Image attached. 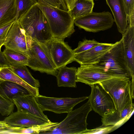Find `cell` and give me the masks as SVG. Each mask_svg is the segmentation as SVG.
Returning a JSON list of instances; mask_svg holds the SVG:
<instances>
[{
    "label": "cell",
    "instance_id": "74e56055",
    "mask_svg": "<svg viewBox=\"0 0 134 134\" xmlns=\"http://www.w3.org/2000/svg\"></svg>",
    "mask_w": 134,
    "mask_h": 134
},
{
    "label": "cell",
    "instance_id": "ac0fdd59",
    "mask_svg": "<svg viewBox=\"0 0 134 134\" xmlns=\"http://www.w3.org/2000/svg\"><path fill=\"white\" fill-rule=\"evenodd\" d=\"M134 104L133 103L125 108L120 113L116 110L104 115L101 118L102 125H115L118 128L124 124L133 112Z\"/></svg>",
    "mask_w": 134,
    "mask_h": 134
},
{
    "label": "cell",
    "instance_id": "484cf974",
    "mask_svg": "<svg viewBox=\"0 0 134 134\" xmlns=\"http://www.w3.org/2000/svg\"><path fill=\"white\" fill-rule=\"evenodd\" d=\"M26 66H10L14 72L26 83L33 87L38 88L40 86L39 81L33 77Z\"/></svg>",
    "mask_w": 134,
    "mask_h": 134
},
{
    "label": "cell",
    "instance_id": "4fadbf2b",
    "mask_svg": "<svg viewBox=\"0 0 134 134\" xmlns=\"http://www.w3.org/2000/svg\"><path fill=\"white\" fill-rule=\"evenodd\" d=\"M114 45L113 43H102L88 50L75 54L74 61L81 65L97 64Z\"/></svg>",
    "mask_w": 134,
    "mask_h": 134
},
{
    "label": "cell",
    "instance_id": "ba28073f",
    "mask_svg": "<svg viewBox=\"0 0 134 134\" xmlns=\"http://www.w3.org/2000/svg\"><path fill=\"white\" fill-rule=\"evenodd\" d=\"M114 22L110 12L91 13L74 20V24L86 31L97 32L111 28Z\"/></svg>",
    "mask_w": 134,
    "mask_h": 134
},
{
    "label": "cell",
    "instance_id": "44dd1931",
    "mask_svg": "<svg viewBox=\"0 0 134 134\" xmlns=\"http://www.w3.org/2000/svg\"><path fill=\"white\" fill-rule=\"evenodd\" d=\"M0 80L18 84L25 88L35 97L39 94L38 88L33 87L26 83L14 72L10 66L0 67Z\"/></svg>",
    "mask_w": 134,
    "mask_h": 134
},
{
    "label": "cell",
    "instance_id": "2e32d148",
    "mask_svg": "<svg viewBox=\"0 0 134 134\" xmlns=\"http://www.w3.org/2000/svg\"><path fill=\"white\" fill-rule=\"evenodd\" d=\"M105 0L112 12L118 31L123 34L129 24L122 0Z\"/></svg>",
    "mask_w": 134,
    "mask_h": 134
},
{
    "label": "cell",
    "instance_id": "30bf717a",
    "mask_svg": "<svg viewBox=\"0 0 134 134\" xmlns=\"http://www.w3.org/2000/svg\"><path fill=\"white\" fill-rule=\"evenodd\" d=\"M36 97L43 111H48L59 114L69 112L76 105L88 98V97L77 98H55L40 94Z\"/></svg>",
    "mask_w": 134,
    "mask_h": 134
},
{
    "label": "cell",
    "instance_id": "1f68e13d",
    "mask_svg": "<svg viewBox=\"0 0 134 134\" xmlns=\"http://www.w3.org/2000/svg\"><path fill=\"white\" fill-rule=\"evenodd\" d=\"M13 23L0 28V51L4 46L9 30Z\"/></svg>",
    "mask_w": 134,
    "mask_h": 134
},
{
    "label": "cell",
    "instance_id": "d4e9b609",
    "mask_svg": "<svg viewBox=\"0 0 134 134\" xmlns=\"http://www.w3.org/2000/svg\"><path fill=\"white\" fill-rule=\"evenodd\" d=\"M2 52L10 66L19 67L23 65L27 66L28 56L6 48Z\"/></svg>",
    "mask_w": 134,
    "mask_h": 134
},
{
    "label": "cell",
    "instance_id": "83f0119b",
    "mask_svg": "<svg viewBox=\"0 0 134 134\" xmlns=\"http://www.w3.org/2000/svg\"><path fill=\"white\" fill-rule=\"evenodd\" d=\"M14 104L0 94V114L2 116H7L13 112Z\"/></svg>",
    "mask_w": 134,
    "mask_h": 134
},
{
    "label": "cell",
    "instance_id": "3957f363",
    "mask_svg": "<svg viewBox=\"0 0 134 134\" xmlns=\"http://www.w3.org/2000/svg\"><path fill=\"white\" fill-rule=\"evenodd\" d=\"M92 110L88 100L80 107L68 113L65 119L52 130L42 133L81 134L87 129V118Z\"/></svg>",
    "mask_w": 134,
    "mask_h": 134
},
{
    "label": "cell",
    "instance_id": "cb8c5ba5",
    "mask_svg": "<svg viewBox=\"0 0 134 134\" xmlns=\"http://www.w3.org/2000/svg\"><path fill=\"white\" fill-rule=\"evenodd\" d=\"M59 123L51 121L29 127H14L10 131V134H38L40 133L51 131Z\"/></svg>",
    "mask_w": 134,
    "mask_h": 134
},
{
    "label": "cell",
    "instance_id": "d6a6232c",
    "mask_svg": "<svg viewBox=\"0 0 134 134\" xmlns=\"http://www.w3.org/2000/svg\"><path fill=\"white\" fill-rule=\"evenodd\" d=\"M14 127L9 126L4 120L0 121V133H6L8 130Z\"/></svg>",
    "mask_w": 134,
    "mask_h": 134
},
{
    "label": "cell",
    "instance_id": "f1b7e54d",
    "mask_svg": "<svg viewBox=\"0 0 134 134\" xmlns=\"http://www.w3.org/2000/svg\"><path fill=\"white\" fill-rule=\"evenodd\" d=\"M94 39L92 40L85 39L79 41L77 48L73 50L75 54H78L88 50L101 44Z\"/></svg>",
    "mask_w": 134,
    "mask_h": 134
},
{
    "label": "cell",
    "instance_id": "9c48e42d",
    "mask_svg": "<svg viewBox=\"0 0 134 134\" xmlns=\"http://www.w3.org/2000/svg\"><path fill=\"white\" fill-rule=\"evenodd\" d=\"M32 40L26 34L18 20L10 26L4 46L5 48L28 56Z\"/></svg>",
    "mask_w": 134,
    "mask_h": 134
},
{
    "label": "cell",
    "instance_id": "277c9868",
    "mask_svg": "<svg viewBox=\"0 0 134 134\" xmlns=\"http://www.w3.org/2000/svg\"><path fill=\"white\" fill-rule=\"evenodd\" d=\"M131 79L127 77H116L98 83L110 95L116 110L119 113L132 103Z\"/></svg>",
    "mask_w": 134,
    "mask_h": 134
},
{
    "label": "cell",
    "instance_id": "e0dca14e",
    "mask_svg": "<svg viewBox=\"0 0 134 134\" xmlns=\"http://www.w3.org/2000/svg\"><path fill=\"white\" fill-rule=\"evenodd\" d=\"M124 52L130 70L131 78L134 77V26L128 25L122 35Z\"/></svg>",
    "mask_w": 134,
    "mask_h": 134
},
{
    "label": "cell",
    "instance_id": "8d00e7d4",
    "mask_svg": "<svg viewBox=\"0 0 134 134\" xmlns=\"http://www.w3.org/2000/svg\"><path fill=\"white\" fill-rule=\"evenodd\" d=\"M62 5L63 6L65 5V3L64 0H59Z\"/></svg>",
    "mask_w": 134,
    "mask_h": 134
},
{
    "label": "cell",
    "instance_id": "ffe728a7",
    "mask_svg": "<svg viewBox=\"0 0 134 134\" xmlns=\"http://www.w3.org/2000/svg\"><path fill=\"white\" fill-rule=\"evenodd\" d=\"M16 0H0V28L16 20Z\"/></svg>",
    "mask_w": 134,
    "mask_h": 134
},
{
    "label": "cell",
    "instance_id": "f546056e",
    "mask_svg": "<svg viewBox=\"0 0 134 134\" xmlns=\"http://www.w3.org/2000/svg\"><path fill=\"white\" fill-rule=\"evenodd\" d=\"M128 24L134 26V0H122Z\"/></svg>",
    "mask_w": 134,
    "mask_h": 134
},
{
    "label": "cell",
    "instance_id": "d6986e66",
    "mask_svg": "<svg viewBox=\"0 0 134 134\" xmlns=\"http://www.w3.org/2000/svg\"><path fill=\"white\" fill-rule=\"evenodd\" d=\"M0 94L12 101L13 99L30 94L25 88L14 82L0 80Z\"/></svg>",
    "mask_w": 134,
    "mask_h": 134
},
{
    "label": "cell",
    "instance_id": "7402d4cb",
    "mask_svg": "<svg viewBox=\"0 0 134 134\" xmlns=\"http://www.w3.org/2000/svg\"><path fill=\"white\" fill-rule=\"evenodd\" d=\"M77 70L75 67H68L66 66L60 68L56 76L58 86L76 87Z\"/></svg>",
    "mask_w": 134,
    "mask_h": 134
},
{
    "label": "cell",
    "instance_id": "6da1fadb",
    "mask_svg": "<svg viewBox=\"0 0 134 134\" xmlns=\"http://www.w3.org/2000/svg\"><path fill=\"white\" fill-rule=\"evenodd\" d=\"M48 23L52 37L64 40L75 31L74 20L68 10L53 6L43 0H33Z\"/></svg>",
    "mask_w": 134,
    "mask_h": 134
},
{
    "label": "cell",
    "instance_id": "4316f807",
    "mask_svg": "<svg viewBox=\"0 0 134 134\" xmlns=\"http://www.w3.org/2000/svg\"><path fill=\"white\" fill-rule=\"evenodd\" d=\"M36 3L33 0H16V20H18Z\"/></svg>",
    "mask_w": 134,
    "mask_h": 134
},
{
    "label": "cell",
    "instance_id": "4dcf8cb0",
    "mask_svg": "<svg viewBox=\"0 0 134 134\" xmlns=\"http://www.w3.org/2000/svg\"><path fill=\"white\" fill-rule=\"evenodd\" d=\"M115 125L102 126L92 130L87 129L81 134H106L111 132L118 128Z\"/></svg>",
    "mask_w": 134,
    "mask_h": 134
},
{
    "label": "cell",
    "instance_id": "603a6c76",
    "mask_svg": "<svg viewBox=\"0 0 134 134\" xmlns=\"http://www.w3.org/2000/svg\"><path fill=\"white\" fill-rule=\"evenodd\" d=\"M94 5L93 0H76L72 9L68 12L75 20L92 12Z\"/></svg>",
    "mask_w": 134,
    "mask_h": 134
},
{
    "label": "cell",
    "instance_id": "8992f818",
    "mask_svg": "<svg viewBox=\"0 0 134 134\" xmlns=\"http://www.w3.org/2000/svg\"><path fill=\"white\" fill-rule=\"evenodd\" d=\"M28 57L27 66L32 69L57 75L58 70L56 68L43 43L32 40Z\"/></svg>",
    "mask_w": 134,
    "mask_h": 134
},
{
    "label": "cell",
    "instance_id": "5b68a950",
    "mask_svg": "<svg viewBox=\"0 0 134 134\" xmlns=\"http://www.w3.org/2000/svg\"><path fill=\"white\" fill-rule=\"evenodd\" d=\"M95 64L112 74L131 79V72L124 52L122 38L114 43L112 48L98 63Z\"/></svg>",
    "mask_w": 134,
    "mask_h": 134
},
{
    "label": "cell",
    "instance_id": "52a82bcc",
    "mask_svg": "<svg viewBox=\"0 0 134 134\" xmlns=\"http://www.w3.org/2000/svg\"><path fill=\"white\" fill-rule=\"evenodd\" d=\"M43 43L57 70L74 61L73 50L64 40L52 37Z\"/></svg>",
    "mask_w": 134,
    "mask_h": 134
},
{
    "label": "cell",
    "instance_id": "7a4b0ae2",
    "mask_svg": "<svg viewBox=\"0 0 134 134\" xmlns=\"http://www.w3.org/2000/svg\"><path fill=\"white\" fill-rule=\"evenodd\" d=\"M18 20L32 40L44 43L52 37L47 20L36 3Z\"/></svg>",
    "mask_w": 134,
    "mask_h": 134
},
{
    "label": "cell",
    "instance_id": "7c38bea8",
    "mask_svg": "<svg viewBox=\"0 0 134 134\" xmlns=\"http://www.w3.org/2000/svg\"><path fill=\"white\" fill-rule=\"evenodd\" d=\"M116 77H126L112 74L96 64L81 65L77 69L76 81L90 86Z\"/></svg>",
    "mask_w": 134,
    "mask_h": 134
},
{
    "label": "cell",
    "instance_id": "8fae6325",
    "mask_svg": "<svg viewBox=\"0 0 134 134\" xmlns=\"http://www.w3.org/2000/svg\"><path fill=\"white\" fill-rule=\"evenodd\" d=\"M90 86L91 92L88 98L92 110L102 117L116 110L111 97L100 84Z\"/></svg>",
    "mask_w": 134,
    "mask_h": 134
},
{
    "label": "cell",
    "instance_id": "d590c367",
    "mask_svg": "<svg viewBox=\"0 0 134 134\" xmlns=\"http://www.w3.org/2000/svg\"><path fill=\"white\" fill-rule=\"evenodd\" d=\"M68 10L70 11L73 8L76 0H64Z\"/></svg>",
    "mask_w": 134,
    "mask_h": 134
},
{
    "label": "cell",
    "instance_id": "5bb4252c",
    "mask_svg": "<svg viewBox=\"0 0 134 134\" xmlns=\"http://www.w3.org/2000/svg\"><path fill=\"white\" fill-rule=\"evenodd\" d=\"M3 120L10 126L14 127H29L48 122L20 110L12 113L5 118Z\"/></svg>",
    "mask_w": 134,
    "mask_h": 134
},
{
    "label": "cell",
    "instance_id": "e575fe53",
    "mask_svg": "<svg viewBox=\"0 0 134 134\" xmlns=\"http://www.w3.org/2000/svg\"><path fill=\"white\" fill-rule=\"evenodd\" d=\"M43 0L53 6L62 9L61 3L59 0Z\"/></svg>",
    "mask_w": 134,
    "mask_h": 134
},
{
    "label": "cell",
    "instance_id": "9a60e30c",
    "mask_svg": "<svg viewBox=\"0 0 134 134\" xmlns=\"http://www.w3.org/2000/svg\"><path fill=\"white\" fill-rule=\"evenodd\" d=\"M17 110H22L38 117L48 122L51 121L45 115L36 97L32 94L13 99L12 101Z\"/></svg>",
    "mask_w": 134,
    "mask_h": 134
},
{
    "label": "cell",
    "instance_id": "836d02e7",
    "mask_svg": "<svg viewBox=\"0 0 134 134\" xmlns=\"http://www.w3.org/2000/svg\"><path fill=\"white\" fill-rule=\"evenodd\" d=\"M6 66H10L5 59L3 52L0 51V67Z\"/></svg>",
    "mask_w": 134,
    "mask_h": 134
}]
</instances>
